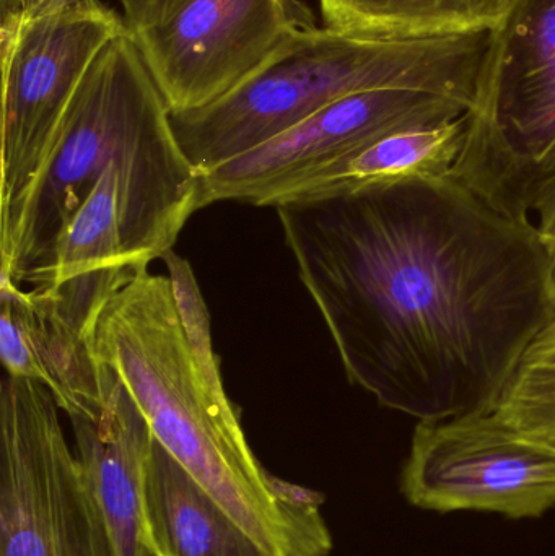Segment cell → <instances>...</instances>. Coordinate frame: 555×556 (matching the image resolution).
<instances>
[{
	"mask_svg": "<svg viewBox=\"0 0 555 556\" xmlns=\"http://www.w3.org/2000/svg\"><path fill=\"white\" fill-rule=\"evenodd\" d=\"M91 2L94 0H23V7L29 15H39V13L55 12V10Z\"/></svg>",
	"mask_w": 555,
	"mask_h": 556,
	"instance_id": "obj_17",
	"label": "cell"
},
{
	"mask_svg": "<svg viewBox=\"0 0 555 556\" xmlns=\"http://www.w3.org/2000/svg\"><path fill=\"white\" fill-rule=\"evenodd\" d=\"M48 389H0V556H119Z\"/></svg>",
	"mask_w": 555,
	"mask_h": 556,
	"instance_id": "obj_7",
	"label": "cell"
},
{
	"mask_svg": "<svg viewBox=\"0 0 555 556\" xmlns=\"http://www.w3.org/2000/svg\"><path fill=\"white\" fill-rule=\"evenodd\" d=\"M123 35V18L100 0L39 15L26 13L23 0H0V257L48 176L88 71Z\"/></svg>",
	"mask_w": 555,
	"mask_h": 556,
	"instance_id": "obj_5",
	"label": "cell"
},
{
	"mask_svg": "<svg viewBox=\"0 0 555 556\" xmlns=\"http://www.w3.org/2000/svg\"><path fill=\"white\" fill-rule=\"evenodd\" d=\"M91 353L127 389L155 440L273 556H329L319 508L283 502L222 384L191 270L140 269L104 304Z\"/></svg>",
	"mask_w": 555,
	"mask_h": 556,
	"instance_id": "obj_2",
	"label": "cell"
},
{
	"mask_svg": "<svg viewBox=\"0 0 555 556\" xmlns=\"http://www.w3.org/2000/svg\"><path fill=\"white\" fill-rule=\"evenodd\" d=\"M349 382L419 421L494 412L555 316L553 253L455 178L276 207Z\"/></svg>",
	"mask_w": 555,
	"mask_h": 556,
	"instance_id": "obj_1",
	"label": "cell"
},
{
	"mask_svg": "<svg viewBox=\"0 0 555 556\" xmlns=\"http://www.w3.org/2000/svg\"><path fill=\"white\" fill-rule=\"evenodd\" d=\"M452 178L555 247V0H515L494 31Z\"/></svg>",
	"mask_w": 555,
	"mask_h": 556,
	"instance_id": "obj_4",
	"label": "cell"
},
{
	"mask_svg": "<svg viewBox=\"0 0 555 556\" xmlns=\"http://www.w3.org/2000/svg\"><path fill=\"white\" fill-rule=\"evenodd\" d=\"M100 366L103 407L97 417L68 418L74 450L106 516L119 556H150L143 539L142 482L153 433L116 375Z\"/></svg>",
	"mask_w": 555,
	"mask_h": 556,
	"instance_id": "obj_11",
	"label": "cell"
},
{
	"mask_svg": "<svg viewBox=\"0 0 555 556\" xmlns=\"http://www.w3.org/2000/svg\"><path fill=\"white\" fill-rule=\"evenodd\" d=\"M401 489L427 511L541 518L555 506V447L524 437L495 410L419 421Z\"/></svg>",
	"mask_w": 555,
	"mask_h": 556,
	"instance_id": "obj_9",
	"label": "cell"
},
{
	"mask_svg": "<svg viewBox=\"0 0 555 556\" xmlns=\"http://www.w3.org/2000/svg\"><path fill=\"white\" fill-rule=\"evenodd\" d=\"M492 39L494 31L377 38L315 26L293 36L224 100L172 114L173 127L204 175L352 94L424 91L471 108Z\"/></svg>",
	"mask_w": 555,
	"mask_h": 556,
	"instance_id": "obj_3",
	"label": "cell"
},
{
	"mask_svg": "<svg viewBox=\"0 0 555 556\" xmlns=\"http://www.w3.org/2000/svg\"><path fill=\"white\" fill-rule=\"evenodd\" d=\"M468 113L446 123L394 130L306 179L274 205L378 191L453 175L465 146Z\"/></svg>",
	"mask_w": 555,
	"mask_h": 556,
	"instance_id": "obj_14",
	"label": "cell"
},
{
	"mask_svg": "<svg viewBox=\"0 0 555 556\" xmlns=\"http://www.w3.org/2000/svg\"><path fill=\"white\" fill-rule=\"evenodd\" d=\"M126 36L172 114L234 93L287 41L315 28L303 0H119Z\"/></svg>",
	"mask_w": 555,
	"mask_h": 556,
	"instance_id": "obj_8",
	"label": "cell"
},
{
	"mask_svg": "<svg viewBox=\"0 0 555 556\" xmlns=\"http://www.w3.org/2000/svg\"><path fill=\"white\" fill-rule=\"evenodd\" d=\"M150 556H273L153 437L142 482Z\"/></svg>",
	"mask_w": 555,
	"mask_h": 556,
	"instance_id": "obj_13",
	"label": "cell"
},
{
	"mask_svg": "<svg viewBox=\"0 0 555 556\" xmlns=\"http://www.w3.org/2000/svg\"><path fill=\"white\" fill-rule=\"evenodd\" d=\"M551 253H553V278H554V287H555V247L553 250H551Z\"/></svg>",
	"mask_w": 555,
	"mask_h": 556,
	"instance_id": "obj_18",
	"label": "cell"
},
{
	"mask_svg": "<svg viewBox=\"0 0 555 556\" xmlns=\"http://www.w3.org/2000/svg\"><path fill=\"white\" fill-rule=\"evenodd\" d=\"M0 356L5 372L48 389L61 412L97 417L103 407V369L90 343L41 294L0 281Z\"/></svg>",
	"mask_w": 555,
	"mask_h": 556,
	"instance_id": "obj_12",
	"label": "cell"
},
{
	"mask_svg": "<svg viewBox=\"0 0 555 556\" xmlns=\"http://www.w3.org/2000/svg\"><path fill=\"white\" fill-rule=\"evenodd\" d=\"M515 0H319L336 31L377 38H429L497 31Z\"/></svg>",
	"mask_w": 555,
	"mask_h": 556,
	"instance_id": "obj_15",
	"label": "cell"
},
{
	"mask_svg": "<svg viewBox=\"0 0 555 556\" xmlns=\"http://www.w3.org/2000/svg\"><path fill=\"white\" fill-rule=\"evenodd\" d=\"M495 412L524 437L555 447V316L525 353Z\"/></svg>",
	"mask_w": 555,
	"mask_h": 556,
	"instance_id": "obj_16",
	"label": "cell"
},
{
	"mask_svg": "<svg viewBox=\"0 0 555 556\" xmlns=\"http://www.w3.org/2000/svg\"><path fill=\"white\" fill-rule=\"evenodd\" d=\"M468 111L459 101L424 91L352 94L251 152L199 175V208L217 202L274 207L316 173L387 134L446 123Z\"/></svg>",
	"mask_w": 555,
	"mask_h": 556,
	"instance_id": "obj_10",
	"label": "cell"
},
{
	"mask_svg": "<svg viewBox=\"0 0 555 556\" xmlns=\"http://www.w3.org/2000/svg\"><path fill=\"white\" fill-rule=\"evenodd\" d=\"M172 126V111L126 35L91 65L12 251L0 257V281L23 287L51 263L55 241L111 163Z\"/></svg>",
	"mask_w": 555,
	"mask_h": 556,
	"instance_id": "obj_6",
	"label": "cell"
}]
</instances>
